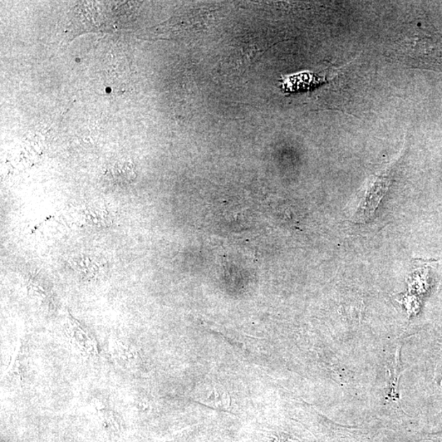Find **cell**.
<instances>
[{
  "instance_id": "obj_1",
  "label": "cell",
  "mask_w": 442,
  "mask_h": 442,
  "mask_svg": "<svg viewBox=\"0 0 442 442\" xmlns=\"http://www.w3.org/2000/svg\"><path fill=\"white\" fill-rule=\"evenodd\" d=\"M64 333L76 353L88 360L95 361L100 355L95 338L76 319L67 313L63 324Z\"/></svg>"
},
{
  "instance_id": "obj_2",
  "label": "cell",
  "mask_w": 442,
  "mask_h": 442,
  "mask_svg": "<svg viewBox=\"0 0 442 442\" xmlns=\"http://www.w3.org/2000/svg\"><path fill=\"white\" fill-rule=\"evenodd\" d=\"M388 185H389V175L386 174V172L370 182L366 195L356 211V220L366 221L372 217L383 196L386 194Z\"/></svg>"
},
{
  "instance_id": "obj_3",
  "label": "cell",
  "mask_w": 442,
  "mask_h": 442,
  "mask_svg": "<svg viewBox=\"0 0 442 442\" xmlns=\"http://www.w3.org/2000/svg\"><path fill=\"white\" fill-rule=\"evenodd\" d=\"M111 356L123 368H135L139 363V356L134 347L120 338L112 337L108 341Z\"/></svg>"
},
{
  "instance_id": "obj_4",
  "label": "cell",
  "mask_w": 442,
  "mask_h": 442,
  "mask_svg": "<svg viewBox=\"0 0 442 442\" xmlns=\"http://www.w3.org/2000/svg\"><path fill=\"white\" fill-rule=\"evenodd\" d=\"M72 265L74 269L85 280L97 279L103 267L100 258L96 255L82 254L72 259Z\"/></svg>"
},
{
  "instance_id": "obj_5",
  "label": "cell",
  "mask_w": 442,
  "mask_h": 442,
  "mask_svg": "<svg viewBox=\"0 0 442 442\" xmlns=\"http://www.w3.org/2000/svg\"><path fill=\"white\" fill-rule=\"evenodd\" d=\"M111 178L117 185L129 184L135 179V166L130 161H118L108 171Z\"/></svg>"
},
{
  "instance_id": "obj_6",
  "label": "cell",
  "mask_w": 442,
  "mask_h": 442,
  "mask_svg": "<svg viewBox=\"0 0 442 442\" xmlns=\"http://www.w3.org/2000/svg\"><path fill=\"white\" fill-rule=\"evenodd\" d=\"M86 220L90 225L105 227L110 224L109 213L102 205H91L88 206L85 211Z\"/></svg>"
}]
</instances>
